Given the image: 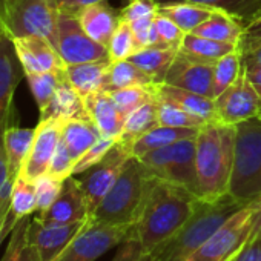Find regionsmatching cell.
I'll use <instances>...</instances> for the list:
<instances>
[{"instance_id": "obj_1", "label": "cell", "mask_w": 261, "mask_h": 261, "mask_svg": "<svg viewBox=\"0 0 261 261\" xmlns=\"http://www.w3.org/2000/svg\"><path fill=\"white\" fill-rule=\"evenodd\" d=\"M198 197L191 191L149 175L133 235L139 240L145 256L169 240L191 217Z\"/></svg>"}, {"instance_id": "obj_2", "label": "cell", "mask_w": 261, "mask_h": 261, "mask_svg": "<svg viewBox=\"0 0 261 261\" xmlns=\"http://www.w3.org/2000/svg\"><path fill=\"white\" fill-rule=\"evenodd\" d=\"M235 124L207 121L197 133L198 198L217 200L229 194L235 162Z\"/></svg>"}, {"instance_id": "obj_3", "label": "cell", "mask_w": 261, "mask_h": 261, "mask_svg": "<svg viewBox=\"0 0 261 261\" xmlns=\"http://www.w3.org/2000/svg\"><path fill=\"white\" fill-rule=\"evenodd\" d=\"M243 206L230 194L217 200L198 198L188 221L145 261H188Z\"/></svg>"}, {"instance_id": "obj_4", "label": "cell", "mask_w": 261, "mask_h": 261, "mask_svg": "<svg viewBox=\"0 0 261 261\" xmlns=\"http://www.w3.org/2000/svg\"><path fill=\"white\" fill-rule=\"evenodd\" d=\"M149 175L140 159L130 157L91 220L109 226L133 227L145 198Z\"/></svg>"}, {"instance_id": "obj_5", "label": "cell", "mask_w": 261, "mask_h": 261, "mask_svg": "<svg viewBox=\"0 0 261 261\" xmlns=\"http://www.w3.org/2000/svg\"><path fill=\"white\" fill-rule=\"evenodd\" d=\"M235 162L229 194L241 204L261 198V114L235 124Z\"/></svg>"}, {"instance_id": "obj_6", "label": "cell", "mask_w": 261, "mask_h": 261, "mask_svg": "<svg viewBox=\"0 0 261 261\" xmlns=\"http://www.w3.org/2000/svg\"><path fill=\"white\" fill-rule=\"evenodd\" d=\"M57 0H2L0 2V30L8 39L37 36L56 46Z\"/></svg>"}, {"instance_id": "obj_7", "label": "cell", "mask_w": 261, "mask_h": 261, "mask_svg": "<svg viewBox=\"0 0 261 261\" xmlns=\"http://www.w3.org/2000/svg\"><path fill=\"white\" fill-rule=\"evenodd\" d=\"M197 136L174 145L151 151L140 157L151 175L178 185L198 197L197 177Z\"/></svg>"}, {"instance_id": "obj_8", "label": "cell", "mask_w": 261, "mask_h": 261, "mask_svg": "<svg viewBox=\"0 0 261 261\" xmlns=\"http://www.w3.org/2000/svg\"><path fill=\"white\" fill-rule=\"evenodd\" d=\"M261 198L237 211L211 238H207L188 261H230L249 241Z\"/></svg>"}, {"instance_id": "obj_9", "label": "cell", "mask_w": 261, "mask_h": 261, "mask_svg": "<svg viewBox=\"0 0 261 261\" xmlns=\"http://www.w3.org/2000/svg\"><path fill=\"white\" fill-rule=\"evenodd\" d=\"M130 230L133 227L109 226L89 220L54 261H95L103 253L118 246Z\"/></svg>"}, {"instance_id": "obj_10", "label": "cell", "mask_w": 261, "mask_h": 261, "mask_svg": "<svg viewBox=\"0 0 261 261\" xmlns=\"http://www.w3.org/2000/svg\"><path fill=\"white\" fill-rule=\"evenodd\" d=\"M130 157H133L130 148L121 142H117L98 163H95L85 172L75 175L88 198L91 217L105 198V195L109 192V189L114 186L126 162Z\"/></svg>"}, {"instance_id": "obj_11", "label": "cell", "mask_w": 261, "mask_h": 261, "mask_svg": "<svg viewBox=\"0 0 261 261\" xmlns=\"http://www.w3.org/2000/svg\"><path fill=\"white\" fill-rule=\"evenodd\" d=\"M56 49L65 65L88 63L109 59L108 48L94 42L72 14L60 13L57 22Z\"/></svg>"}, {"instance_id": "obj_12", "label": "cell", "mask_w": 261, "mask_h": 261, "mask_svg": "<svg viewBox=\"0 0 261 261\" xmlns=\"http://www.w3.org/2000/svg\"><path fill=\"white\" fill-rule=\"evenodd\" d=\"M215 112L217 120L226 124H237L261 114V100L247 77L243 60L237 79L215 98Z\"/></svg>"}, {"instance_id": "obj_13", "label": "cell", "mask_w": 261, "mask_h": 261, "mask_svg": "<svg viewBox=\"0 0 261 261\" xmlns=\"http://www.w3.org/2000/svg\"><path fill=\"white\" fill-rule=\"evenodd\" d=\"M63 121L65 120H60V118L39 120V124L36 126V136H34L30 155L20 172L28 180L34 181L36 178L48 172L51 160L62 139Z\"/></svg>"}, {"instance_id": "obj_14", "label": "cell", "mask_w": 261, "mask_h": 261, "mask_svg": "<svg viewBox=\"0 0 261 261\" xmlns=\"http://www.w3.org/2000/svg\"><path fill=\"white\" fill-rule=\"evenodd\" d=\"M214 65L201 60H195L189 57L188 54L178 51L177 57L174 59L165 83L181 88L186 91L197 92L200 95L214 98V89H212V80H214Z\"/></svg>"}, {"instance_id": "obj_15", "label": "cell", "mask_w": 261, "mask_h": 261, "mask_svg": "<svg viewBox=\"0 0 261 261\" xmlns=\"http://www.w3.org/2000/svg\"><path fill=\"white\" fill-rule=\"evenodd\" d=\"M39 220L45 223H79L91 220V209L88 198L75 175L68 177L63 181L62 191L56 201L43 212H39Z\"/></svg>"}, {"instance_id": "obj_16", "label": "cell", "mask_w": 261, "mask_h": 261, "mask_svg": "<svg viewBox=\"0 0 261 261\" xmlns=\"http://www.w3.org/2000/svg\"><path fill=\"white\" fill-rule=\"evenodd\" d=\"M88 221L57 224L45 223L36 217L31 218L30 223V240L36 246L42 261H54L71 244Z\"/></svg>"}, {"instance_id": "obj_17", "label": "cell", "mask_w": 261, "mask_h": 261, "mask_svg": "<svg viewBox=\"0 0 261 261\" xmlns=\"http://www.w3.org/2000/svg\"><path fill=\"white\" fill-rule=\"evenodd\" d=\"M25 71L16 54L13 40L5 34L0 37V133L10 124L13 100Z\"/></svg>"}, {"instance_id": "obj_18", "label": "cell", "mask_w": 261, "mask_h": 261, "mask_svg": "<svg viewBox=\"0 0 261 261\" xmlns=\"http://www.w3.org/2000/svg\"><path fill=\"white\" fill-rule=\"evenodd\" d=\"M13 45L22 63L25 75L62 71L66 68L56 46L43 37H37V36L17 37L13 39Z\"/></svg>"}, {"instance_id": "obj_19", "label": "cell", "mask_w": 261, "mask_h": 261, "mask_svg": "<svg viewBox=\"0 0 261 261\" xmlns=\"http://www.w3.org/2000/svg\"><path fill=\"white\" fill-rule=\"evenodd\" d=\"M83 100L88 115L92 120V123L97 126L98 133L103 137H112L118 140L124 129L126 117L118 109L111 92L100 91L85 97Z\"/></svg>"}, {"instance_id": "obj_20", "label": "cell", "mask_w": 261, "mask_h": 261, "mask_svg": "<svg viewBox=\"0 0 261 261\" xmlns=\"http://www.w3.org/2000/svg\"><path fill=\"white\" fill-rule=\"evenodd\" d=\"M83 28V31L97 43L108 48L114 33L117 31L121 19L120 14L111 8L106 2L94 4L83 8L75 16Z\"/></svg>"}, {"instance_id": "obj_21", "label": "cell", "mask_w": 261, "mask_h": 261, "mask_svg": "<svg viewBox=\"0 0 261 261\" xmlns=\"http://www.w3.org/2000/svg\"><path fill=\"white\" fill-rule=\"evenodd\" d=\"M109 66H111V59L66 65L65 74L68 82L72 85V88L85 98L91 94L108 91Z\"/></svg>"}, {"instance_id": "obj_22", "label": "cell", "mask_w": 261, "mask_h": 261, "mask_svg": "<svg viewBox=\"0 0 261 261\" xmlns=\"http://www.w3.org/2000/svg\"><path fill=\"white\" fill-rule=\"evenodd\" d=\"M155 95L160 100L174 103L185 111L191 112L192 115L204 120V121H215L217 112H215V100L200 95L192 91H186L181 88H175L166 83L155 85ZM218 121V120H217Z\"/></svg>"}, {"instance_id": "obj_23", "label": "cell", "mask_w": 261, "mask_h": 261, "mask_svg": "<svg viewBox=\"0 0 261 261\" xmlns=\"http://www.w3.org/2000/svg\"><path fill=\"white\" fill-rule=\"evenodd\" d=\"M46 118H60V120L89 118L83 97L72 88V85L68 82L66 77L59 85L48 106L40 112V120H46Z\"/></svg>"}, {"instance_id": "obj_24", "label": "cell", "mask_w": 261, "mask_h": 261, "mask_svg": "<svg viewBox=\"0 0 261 261\" xmlns=\"http://www.w3.org/2000/svg\"><path fill=\"white\" fill-rule=\"evenodd\" d=\"M36 136V127H19L14 124H8L4 129V143L8 157V168L11 178H16L30 155L33 142Z\"/></svg>"}, {"instance_id": "obj_25", "label": "cell", "mask_w": 261, "mask_h": 261, "mask_svg": "<svg viewBox=\"0 0 261 261\" xmlns=\"http://www.w3.org/2000/svg\"><path fill=\"white\" fill-rule=\"evenodd\" d=\"M244 28L246 27L230 13L224 10H215L209 19L194 30V34L238 46L244 34Z\"/></svg>"}, {"instance_id": "obj_26", "label": "cell", "mask_w": 261, "mask_h": 261, "mask_svg": "<svg viewBox=\"0 0 261 261\" xmlns=\"http://www.w3.org/2000/svg\"><path fill=\"white\" fill-rule=\"evenodd\" d=\"M197 133H198V129H194V127H172V126L159 124L130 145V154H133V157L140 159L151 151L195 137Z\"/></svg>"}, {"instance_id": "obj_27", "label": "cell", "mask_w": 261, "mask_h": 261, "mask_svg": "<svg viewBox=\"0 0 261 261\" xmlns=\"http://www.w3.org/2000/svg\"><path fill=\"white\" fill-rule=\"evenodd\" d=\"M100 137L101 134L91 118H72L63 121L62 142L68 148L74 162H77Z\"/></svg>"}, {"instance_id": "obj_28", "label": "cell", "mask_w": 261, "mask_h": 261, "mask_svg": "<svg viewBox=\"0 0 261 261\" xmlns=\"http://www.w3.org/2000/svg\"><path fill=\"white\" fill-rule=\"evenodd\" d=\"M180 49L165 46V45H155L145 48L139 53H136L129 60L136 63L142 71H145L155 85L165 83L166 74L177 57Z\"/></svg>"}, {"instance_id": "obj_29", "label": "cell", "mask_w": 261, "mask_h": 261, "mask_svg": "<svg viewBox=\"0 0 261 261\" xmlns=\"http://www.w3.org/2000/svg\"><path fill=\"white\" fill-rule=\"evenodd\" d=\"M215 8L189 4V2H175V4H165L159 5V13L174 23H177L186 34L194 33V30L201 25L206 19L212 16Z\"/></svg>"}, {"instance_id": "obj_30", "label": "cell", "mask_w": 261, "mask_h": 261, "mask_svg": "<svg viewBox=\"0 0 261 261\" xmlns=\"http://www.w3.org/2000/svg\"><path fill=\"white\" fill-rule=\"evenodd\" d=\"M159 111H157V97L139 109H136L133 114H129L124 123V129L118 139V142L127 145L130 148L136 140H139L142 136L149 133L151 129L159 126Z\"/></svg>"}, {"instance_id": "obj_31", "label": "cell", "mask_w": 261, "mask_h": 261, "mask_svg": "<svg viewBox=\"0 0 261 261\" xmlns=\"http://www.w3.org/2000/svg\"><path fill=\"white\" fill-rule=\"evenodd\" d=\"M237 49H238L237 45L206 39V37L197 36L194 33H188L185 36L181 48H180V51L188 54L189 57H192L195 60L207 62V63H215L218 59H221Z\"/></svg>"}, {"instance_id": "obj_32", "label": "cell", "mask_w": 261, "mask_h": 261, "mask_svg": "<svg viewBox=\"0 0 261 261\" xmlns=\"http://www.w3.org/2000/svg\"><path fill=\"white\" fill-rule=\"evenodd\" d=\"M159 5L175 4V2H189L215 10H224L237 17L244 27L261 16V0H157Z\"/></svg>"}, {"instance_id": "obj_33", "label": "cell", "mask_w": 261, "mask_h": 261, "mask_svg": "<svg viewBox=\"0 0 261 261\" xmlns=\"http://www.w3.org/2000/svg\"><path fill=\"white\" fill-rule=\"evenodd\" d=\"M31 215L23 217L10 233L8 247L0 261H42L36 246L30 240Z\"/></svg>"}, {"instance_id": "obj_34", "label": "cell", "mask_w": 261, "mask_h": 261, "mask_svg": "<svg viewBox=\"0 0 261 261\" xmlns=\"http://www.w3.org/2000/svg\"><path fill=\"white\" fill-rule=\"evenodd\" d=\"M149 85H155L154 80L129 59L111 62L108 91L133 88V86H149Z\"/></svg>"}, {"instance_id": "obj_35", "label": "cell", "mask_w": 261, "mask_h": 261, "mask_svg": "<svg viewBox=\"0 0 261 261\" xmlns=\"http://www.w3.org/2000/svg\"><path fill=\"white\" fill-rule=\"evenodd\" d=\"M25 77L28 80V85L37 103V108L42 112L51 101L53 95L56 94L59 85L63 82L66 74H65V69H62V71L40 72V74H27Z\"/></svg>"}, {"instance_id": "obj_36", "label": "cell", "mask_w": 261, "mask_h": 261, "mask_svg": "<svg viewBox=\"0 0 261 261\" xmlns=\"http://www.w3.org/2000/svg\"><path fill=\"white\" fill-rule=\"evenodd\" d=\"M17 220L33 215L37 211V192L34 181L28 180L25 175L19 174L13 185L11 194V209Z\"/></svg>"}, {"instance_id": "obj_37", "label": "cell", "mask_w": 261, "mask_h": 261, "mask_svg": "<svg viewBox=\"0 0 261 261\" xmlns=\"http://www.w3.org/2000/svg\"><path fill=\"white\" fill-rule=\"evenodd\" d=\"M109 92H111L114 101L117 103L118 109L127 118L129 114H133L136 109H139L145 103L155 98V85L123 88V89H114Z\"/></svg>"}, {"instance_id": "obj_38", "label": "cell", "mask_w": 261, "mask_h": 261, "mask_svg": "<svg viewBox=\"0 0 261 261\" xmlns=\"http://www.w3.org/2000/svg\"><path fill=\"white\" fill-rule=\"evenodd\" d=\"M241 69V53L240 49L218 59L214 65V80H212V89L214 97L217 98L238 75Z\"/></svg>"}, {"instance_id": "obj_39", "label": "cell", "mask_w": 261, "mask_h": 261, "mask_svg": "<svg viewBox=\"0 0 261 261\" xmlns=\"http://www.w3.org/2000/svg\"><path fill=\"white\" fill-rule=\"evenodd\" d=\"M157 111H159V123L163 126L200 129L204 123H207V121L192 115L191 112L185 111L183 108H180L174 103L160 100V98H157Z\"/></svg>"}, {"instance_id": "obj_40", "label": "cell", "mask_w": 261, "mask_h": 261, "mask_svg": "<svg viewBox=\"0 0 261 261\" xmlns=\"http://www.w3.org/2000/svg\"><path fill=\"white\" fill-rule=\"evenodd\" d=\"M139 45L136 42L134 33L130 30V25L127 22H120L117 31L114 33L109 45H108V54L111 62L117 60H126L130 59L136 53H139Z\"/></svg>"}, {"instance_id": "obj_41", "label": "cell", "mask_w": 261, "mask_h": 261, "mask_svg": "<svg viewBox=\"0 0 261 261\" xmlns=\"http://www.w3.org/2000/svg\"><path fill=\"white\" fill-rule=\"evenodd\" d=\"M63 181L65 180H59L49 175L48 172L34 180L36 192H37V212L46 211L56 201V198L62 191Z\"/></svg>"}, {"instance_id": "obj_42", "label": "cell", "mask_w": 261, "mask_h": 261, "mask_svg": "<svg viewBox=\"0 0 261 261\" xmlns=\"http://www.w3.org/2000/svg\"><path fill=\"white\" fill-rule=\"evenodd\" d=\"M118 140L117 139H112V137H100L74 165V169H72V175H79L82 172H85L86 169H89L91 166H94L95 163H98L108 152L109 149L117 143Z\"/></svg>"}, {"instance_id": "obj_43", "label": "cell", "mask_w": 261, "mask_h": 261, "mask_svg": "<svg viewBox=\"0 0 261 261\" xmlns=\"http://www.w3.org/2000/svg\"><path fill=\"white\" fill-rule=\"evenodd\" d=\"M154 25L157 28V33H159L160 45L177 48V49L181 48V43H183L186 33L177 23H174L171 19H168L159 13L154 19Z\"/></svg>"}, {"instance_id": "obj_44", "label": "cell", "mask_w": 261, "mask_h": 261, "mask_svg": "<svg viewBox=\"0 0 261 261\" xmlns=\"http://www.w3.org/2000/svg\"><path fill=\"white\" fill-rule=\"evenodd\" d=\"M159 14L157 0H129V4L120 11L123 22H136L142 19H154Z\"/></svg>"}, {"instance_id": "obj_45", "label": "cell", "mask_w": 261, "mask_h": 261, "mask_svg": "<svg viewBox=\"0 0 261 261\" xmlns=\"http://www.w3.org/2000/svg\"><path fill=\"white\" fill-rule=\"evenodd\" d=\"M74 165H75L74 159L71 157L68 148L65 146V143L60 139V143H59V146L56 149V154H54L53 160H51L48 174L59 178V180H66L68 177L72 175Z\"/></svg>"}, {"instance_id": "obj_46", "label": "cell", "mask_w": 261, "mask_h": 261, "mask_svg": "<svg viewBox=\"0 0 261 261\" xmlns=\"http://www.w3.org/2000/svg\"><path fill=\"white\" fill-rule=\"evenodd\" d=\"M117 247L118 249L111 261H145L146 259L139 240L133 235V230H130V233Z\"/></svg>"}, {"instance_id": "obj_47", "label": "cell", "mask_w": 261, "mask_h": 261, "mask_svg": "<svg viewBox=\"0 0 261 261\" xmlns=\"http://www.w3.org/2000/svg\"><path fill=\"white\" fill-rule=\"evenodd\" d=\"M233 261H261V235L250 238L237 253Z\"/></svg>"}, {"instance_id": "obj_48", "label": "cell", "mask_w": 261, "mask_h": 261, "mask_svg": "<svg viewBox=\"0 0 261 261\" xmlns=\"http://www.w3.org/2000/svg\"><path fill=\"white\" fill-rule=\"evenodd\" d=\"M101 2H106V0H57V5H59L60 13L77 16L83 8L94 5V4H101Z\"/></svg>"}, {"instance_id": "obj_49", "label": "cell", "mask_w": 261, "mask_h": 261, "mask_svg": "<svg viewBox=\"0 0 261 261\" xmlns=\"http://www.w3.org/2000/svg\"><path fill=\"white\" fill-rule=\"evenodd\" d=\"M10 180H16V178H11V175H10L8 157H7V151H5L4 130H2V133H0V191L4 189V186H5Z\"/></svg>"}, {"instance_id": "obj_50", "label": "cell", "mask_w": 261, "mask_h": 261, "mask_svg": "<svg viewBox=\"0 0 261 261\" xmlns=\"http://www.w3.org/2000/svg\"><path fill=\"white\" fill-rule=\"evenodd\" d=\"M17 223H19V220L14 217V214L11 211L0 220V244H2V241L13 232V229Z\"/></svg>"}, {"instance_id": "obj_51", "label": "cell", "mask_w": 261, "mask_h": 261, "mask_svg": "<svg viewBox=\"0 0 261 261\" xmlns=\"http://www.w3.org/2000/svg\"><path fill=\"white\" fill-rule=\"evenodd\" d=\"M246 69H247V77L261 100V66L259 65H246Z\"/></svg>"}, {"instance_id": "obj_52", "label": "cell", "mask_w": 261, "mask_h": 261, "mask_svg": "<svg viewBox=\"0 0 261 261\" xmlns=\"http://www.w3.org/2000/svg\"><path fill=\"white\" fill-rule=\"evenodd\" d=\"M255 39H261V16L244 28V34L241 37V40H255Z\"/></svg>"}, {"instance_id": "obj_53", "label": "cell", "mask_w": 261, "mask_h": 261, "mask_svg": "<svg viewBox=\"0 0 261 261\" xmlns=\"http://www.w3.org/2000/svg\"><path fill=\"white\" fill-rule=\"evenodd\" d=\"M241 53V60L246 65H259L261 66V46L247 49V51H240Z\"/></svg>"}, {"instance_id": "obj_54", "label": "cell", "mask_w": 261, "mask_h": 261, "mask_svg": "<svg viewBox=\"0 0 261 261\" xmlns=\"http://www.w3.org/2000/svg\"><path fill=\"white\" fill-rule=\"evenodd\" d=\"M261 235V207L256 211L255 214V218H253V226H252V233H250V238H255ZM249 238V240H250Z\"/></svg>"}, {"instance_id": "obj_55", "label": "cell", "mask_w": 261, "mask_h": 261, "mask_svg": "<svg viewBox=\"0 0 261 261\" xmlns=\"http://www.w3.org/2000/svg\"><path fill=\"white\" fill-rule=\"evenodd\" d=\"M261 46V39H255V40H240L238 43V49L240 51H247L252 48Z\"/></svg>"}, {"instance_id": "obj_56", "label": "cell", "mask_w": 261, "mask_h": 261, "mask_svg": "<svg viewBox=\"0 0 261 261\" xmlns=\"http://www.w3.org/2000/svg\"><path fill=\"white\" fill-rule=\"evenodd\" d=\"M4 36V33H2V30H0V37H2Z\"/></svg>"}, {"instance_id": "obj_57", "label": "cell", "mask_w": 261, "mask_h": 261, "mask_svg": "<svg viewBox=\"0 0 261 261\" xmlns=\"http://www.w3.org/2000/svg\"><path fill=\"white\" fill-rule=\"evenodd\" d=\"M230 261H233V259H230Z\"/></svg>"}, {"instance_id": "obj_58", "label": "cell", "mask_w": 261, "mask_h": 261, "mask_svg": "<svg viewBox=\"0 0 261 261\" xmlns=\"http://www.w3.org/2000/svg\"><path fill=\"white\" fill-rule=\"evenodd\" d=\"M0 2H2V0H0Z\"/></svg>"}]
</instances>
